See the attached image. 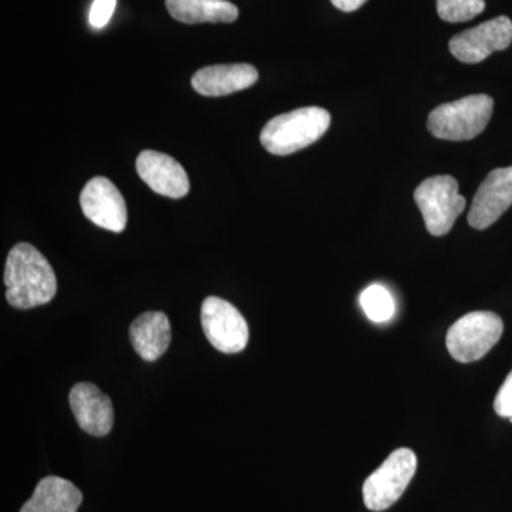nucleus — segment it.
<instances>
[{
    "label": "nucleus",
    "instance_id": "8",
    "mask_svg": "<svg viewBox=\"0 0 512 512\" xmlns=\"http://www.w3.org/2000/svg\"><path fill=\"white\" fill-rule=\"evenodd\" d=\"M511 43L512 20L507 16H500L458 33L450 40L448 47L451 55L460 62L477 64L494 52L508 49Z\"/></svg>",
    "mask_w": 512,
    "mask_h": 512
},
{
    "label": "nucleus",
    "instance_id": "11",
    "mask_svg": "<svg viewBox=\"0 0 512 512\" xmlns=\"http://www.w3.org/2000/svg\"><path fill=\"white\" fill-rule=\"evenodd\" d=\"M137 173L157 194L183 198L190 191V180L183 165L167 154L146 150L137 158Z\"/></svg>",
    "mask_w": 512,
    "mask_h": 512
},
{
    "label": "nucleus",
    "instance_id": "2",
    "mask_svg": "<svg viewBox=\"0 0 512 512\" xmlns=\"http://www.w3.org/2000/svg\"><path fill=\"white\" fill-rule=\"evenodd\" d=\"M322 107H302L269 120L261 131V144L274 156H289L318 141L330 126Z\"/></svg>",
    "mask_w": 512,
    "mask_h": 512
},
{
    "label": "nucleus",
    "instance_id": "6",
    "mask_svg": "<svg viewBox=\"0 0 512 512\" xmlns=\"http://www.w3.org/2000/svg\"><path fill=\"white\" fill-rule=\"evenodd\" d=\"M417 457L410 448L393 451L363 484V500L370 511H384L400 500L416 474Z\"/></svg>",
    "mask_w": 512,
    "mask_h": 512
},
{
    "label": "nucleus",
    "instance_id": "4",
    "mask_svg": "<svg viewBox=\"0 0 512 512\" xmlns=\"http://www.w3.org/2000/svg\"><path fill=\"white\" fill-rule=\"evenodd\" d=\"M414 201L423 214L427 231L434 237L448 234L466 208V198L458 194L457 180L451 175L424 180L414 191Z\"/></svg>",
    "mask_w": 512,
    "mask_h": 512
},
{
    "label": "nucleus",
    "instance_id": "1",
    "mask_svg": "<svg viewBox=\"0 0 512 512\" xmlns=\"http://www.w3.org/2000/svg\"><path fill=\"white\" fill-rule=\"evenodd\" d=\"M3 279L6 299L16 309L46 305L57 292L55 271L49 261L33 245L25 242L9 252Z\"/></svg>",
    "mask_w": 512,
    "mask_h": 512
},
{
    "label": "nucleus",
    "instance_id": "14",
    "mask_svg": "<svg viewBox=\"0 0 512 512\" xmlns=\"http://www.w3.org/2000/svg\"><path fill=\"white\" fill-rule=\"evenodd\" d=\"M130 340L141 359L154 362L170 346V320L163 312L143 313L130 326Z\"/></svg>",
    "mask_w": 512,
    "mask_h": 512
},
{
    "label": "nucleus",
    "instance_id": "16",
    "mask_svg": "<svg viewBox=\"0 0 512 512\" xmlns=\"http://www.w3.org/2000/svg\"><path fill=\"white\" fill-rule=\"evenodd\" d=\"M175 20L187 25L198 23H232L238 19V8L228 0H165Z\"/></svg>",
    "mask_w": 512,
    "mask_h": 512
},
{
    "label": "nucleus",
    "instance_id": "7",
    "mask_svg": "<svg viewBox=\"0 0 512 512\" xmlns=\"http://www.w3.org/2000/svg\"><path fill=\"white\" fill-rule=\"evenodd\" d=\"M201 323L208 342L222 353L242 352L248 345L247 320L231 303L217 296L202 302Z\"/></svg>",
    "mask_w": 512,
    "mask_h": 512
},
{
    "label": "nucleus",
    "instance_id": "18",
    "mask_svg": "<svg viewBox=\"0 0 512 512\" xmlns=\"http://www.w3.org/2000/svg\"><path fill=\"white\" fill-rule=\"evenodd\" d=\"M484 9V0H437V13L450 23L467 22L481 15Z\"/></svg>",
    "mask_w": 512,
    "mask_h": 512
},
{
    "label": "nucleus",
    "instance_id": "21",
    "mask_svg": "<svg viewBox=\"0 0 512 512\" xmlns=\"http://www.w3.org/2000/svg\"><path fill=\"white\" fill-rule=\"evenodd\" d=\"M330 2L342 12H355V10L362 8L367 0H330Z\"/></svg>",
    "mask_w": 512,
    "mask_h": 512
},
{
    "label": "nucleus",
    "instance_id": "17",
    "mask_svg": "<svg viewBox=\"0 0 512 512\" xmlns=\"http://www.w3.org/2000/svg\"><path fill=\"white\" fill-rule=\"evenodd\" d=\"M360 305L372 322L386 323L396 315V302L383 285L375 284L366 288L360 295Z\"/></svg>",
    "mask_w": 512,
    "mask_h": 512
},
{
    "label": "nucleus",
    "instance_id": "3",
    "mask_svg": "<svg viewBox=\"0 0 512 512\" xmlns=\"http://www.w3.org/2000/svg\"><path fill=\"white\" fill-rule=\"evenodd\" d=\"M494 100L487 94H473L431 111L427 128L440 140H473L485 130L493 116Z\"/></svg>",
    "mask_w": 512,
    "mask_h": 512
},
{
    "label": "nucleus",
    "instance_id": "5",
    "mask_svg": "<svg viewBox=\"0 0 512 512\" xmlns=\"http://www.w3.org/2000/svg\"><path fill=\"white\" fill-rule=\"evenodd\" d=\"M503 319L494 312H471L451 326L446 345L460 363L477 362L497 345L503 336Z\"/></svg>",
    "mask_w": 512,
    "mask_h": 512
},
{
    "label": "nucleus",
    "instance_id": "10",
    "mask_svg": "<svg viewBox=\"0 0 512 512\" xmlns=\"http://www.w3.org/2000/svg\"><path fill=\"white\" fill-rule=\"evenodd\" d=\"M512 205V165L495 168L474 195L468 224L476 229L490 228Z\"/></svg>",
    "mask_w": 512,
    "mask_h": 512
},
{
    "label": "nucleus",
    "instance_id": "13",
    "mask_svg": "<svg viewBox=\"0 0 512 512\" xmlns=\"http://www.w3.org/2000/svg\"><path fill=\"white\" fill-rule=\"evenodd\" d=\"M258 77V70L251 64H217L198 70L192 76L191 84L202 96L221 97L254 86Z\"/></svg>",
    "mask_w": 512,
    "mask_h": 512
},
{
    "label": "nucleus",
    "instance_id": "20",
    "mask_svg": "<svg viewBox=\"0 0 512 512\" xmlns=\"http://www.w3.org/2000/svg\"><path fill=\"white\" fill-rule=\"evenodd\" d=\"M494 409L498 416L512 419V372L495 396Z\"/></svg>",
    "mask_w": 512,
    "mask_h": 512
},
{
    "label": "nucleus",
    "instance_id": "19",
    "mask_svg": "<svg viewBox=\"0 0 512 512\" xmlns=\"http://www.w3.org/2000/svg\"><path fill=\"white\" fill-rule=\"evenodd\" d=\"M116 9V0H94L90 9L89 22L94 29H103L110 22Z\"/></svg>",
    "mask_w": 512,
    "mask_h": 512
},
{
    "label": "nucleus",
    "instance_id": "12",
    "mask_svg": "<svg viewBox=\"0 0 512 512\" xmlns=\"http://www.w3.org/2000/svg\"><path fill=\"white\" fill-rule=\"evenodd\" d=\"M70 407L80 429L92 436H107L113 429L114 410L110 397L92 383H79L70 392Z\"/></svg>",
    "mask_w": 512,
    "mask_h": 512
},
{
    "label": "nucleus",
    "instance_id": "9",
    "mask_svg": "<svg viewBox=\"0 0 512 512\" xmlns=\"http://www.w3.org/2000/svg\"><path fill=\"white\" fill-rule=\"evenodd\" d=\"M87 220L111 232H123L127 225V207L123 195L109 178L90 180L80 195Z\"/></svg>",
    "mask_w": 512,
    "mask_h": 512
},
{
    "label": "nucleus",
    "instance_id": "15",
    "mask_svg": "<svg viewBox=\"0 0 512 512\" xmlns=\"http://www.w3.org/2000/svg\"><path fill=\"white\" fill-rule=\"evenodd\" d=\"M82 491L64 478L49 476L37 484L32 498L20 512H77L82 504Z\"/></svg>",
    "mask_w": 512,
    "mask_h": 512
}]
</instances>
